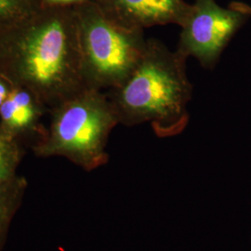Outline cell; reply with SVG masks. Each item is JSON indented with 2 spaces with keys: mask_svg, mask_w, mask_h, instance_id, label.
<instances>
[{
  "mask_svg": "<svg viewBox=\"0 0 251 251\" xmlns=\"http://www.w3.org/2000/svg\"><path fill=\"white\" fill-rule=\"evenodd\" d=\"M187 59L159 40L147 39L143 57L132 73L114 88L111 101L119 123H149L160 138L181 133L189 123L193 85Z\"/></svg>",
  "mask_w": 251,
  "mask_h": 251,
  "instance_id": "obj_1",
  "label": "cell"
},
{
  "mask_svg": "<svg viewBox=\"0 0 251 251\" xmlns=\"http://www.w3.org/2000/svg\"><path fill=\"white\" fill-rule=\"evenodd\" d=\"M146 43L142 29L125 26L96 12L82 20L83 67L100 85L116 88L122 84L143 57Z\"/></svg>",
  "mask_w": 251,
  "mask_h": 251,
  "instance_id": "obj_2",
  "label": "cell"
},
{
  "mask_svg": "<svg viewBox=\"0 0 251 251\" xmlns=\"http://www.w3.org/2000/svg\"><path fill=\"white\" fill-rule=\"evenodd\" d=\"M117 123L111 102L85 92L63 109L46 152L66 155L87 170L97 168L106 161L108 135Z\"/></svg>",
  "mask_w": 251,
  "mask_h": 251,
  "instance_id": "obj_3",
  "label": "cell"
},
{
  "mask_svg": "<svg viewBox=\"0 0 251 251\" xmlns=\"http://www.w3.org/2000/svg\"><path fill=\"white\" fill-rule=\"evenodd\" d=\"M251 17V7L233 2L223 8L215 0H196L181 26L177 51L194 57L206 69L219 62L225 48Z\"/></svg>",
  "mask_w": 251,
  "mask_h": 251,
  "instance_id": "obj_4",
  "label": "cell"
},
{
  "mask_svg": "<svg viewBox=\"0 0 251 251\" xmlns=\"http://www.w3.org/2000/svg\"><path fill=\"white\" fill-rule=\"evenodd\" d=\"M68 31L60 21L49 23L28 40L25 50V68L36 83L50 85L77 75L83 68L81 54H73Z\"/></svg>",
  "mask_w": 251,
  "mask_h": 251,
  "instance_id": "obj_5",
  "label": "cell"
},
{
  "mask_svg": "<svg viewBox=\"0 0 251 251\" xmlns=\"http://www.w3.org/2000/svg\"><path fill=\"white\" fill-rule=\"evenodd\" d=\"M113 8L119 24L144 30L170 24L182 26L192 5L183 0H113Z\"/></svg>",
  "mask_w": 251,
  "mask_h": 251,
  "instance_id": "obj_6",
  "label": "cell"
},
{
  "mask_svg": "<svg viewBox=\"0 0 251 251\" xmlns=\"http://www.w3.org/2000/svg\"><path fill=\"white\" fill-rule=\"evenodd\" d=\"M25 187L22 180L13 179L0 188V251L6 240L10 223L22 204Z\"/></svg>",
  "mask_w": 251,
  "mask_h": 251,
  "instance_id": "obj_7",
  "label": "cell"
},
{
  "mask_svg": "<svg viewBox=\"0 0 251 251\" xmlns=\"http://www.w3.org/2000/svg\"><path fill=\"white\" fill-rule=\"evenodd\" d=\"M18 152L11 138L0 133V188L14 179Z\"/></svg>",
  "mask_w": 251,
  "mask_h": 251,
  "instance_id": "obj_8",
  "label": "cell"
},
{
  "mask_svg": "<svg viewBox=\"0 0 251 251\" xmlns=\"http://www.w3.org/2000/svg\"><path fill=\"white\" fill-rule=\"evenodd\" d=\"M0 114L7 125L13 128H23L29 125L34 116L28 114L9 95L0 107Z\"/></svg>",
  "mask_w": 251,
  "mask_h": 251,
  "instance_id": "obj_9",
  "label": "cell"
},
{
  "mask_svg": "<svg viewBox=\"0 0 251 251\" xmlns=\"http://www.w3.org/2000/svg\"><path fill=\"white\" fill-rule=\"evenodd\" d=\"M9 95L6 87L2 83H0V107L3 104V102L9 97Z\"/></svg>",
  "mask_w": 251,
  "mask_h": 251,
  "instance_id": "obj_10",
  "label": "cell"
},
{
  "mask_svg": "<svg viewBox=\"0 0 251 251\" xmlns=\"http://www.w3.org/2000/svg\"><path fill=\"white\" fill-rule=\"evenodd\" d=\"M11 0H0V12L9 8Z\"/></svg>",
  "mask_w": 251,
  "mask_h": 251,
  "instance_id": "obj_11",
  "label": "cell"
},
{
  "mask_svg": "<svg viewBox=\"0 0 251 251\" xmlns=\"http://www.w3.org/2000/svg\"><path fill=\"white\" fill-rule=\"evenodd\" d=\"M54 3H73V2H77L80 0H50Z\"/></svg>",
  "mask_w": 251,
  "mask_h": 251,
  "instance_id": "obj_12",
  "label": "cell"
}]
</instances>
